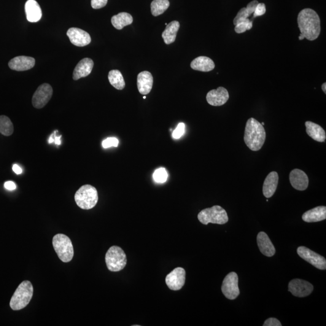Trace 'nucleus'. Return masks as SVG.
<instances>
[{
  "label": "nucleus",
  "mask_w": 326,
  "mask_h": 326,
  "mask_svg": "<svg viewBox=\"0 0 326 326\" xmlns=\"http://www.w3.org/2000/svg\"><path fill=\"white\" fill-rule=\"evenodd\" d=\"M297 23L301 32L299 40L306 38L312 41L319 37L321 32L320 19L315 10L309 8L301 10L298 13Z\"/></svg>",
  "instance_id": "nucleus-1"
},
{
  "label": "nucleus",
  "mask_w": 326,
  "mask_h": 326,
  "mask_svg": "<svg viewBox=\"0 0 326 326\" xmlns=\"http://www.w3.org/2000/svg\"><path fill=\"white\" fill-rule=\"evenodd\" d=\"M266 132L263 126L254 118L248 120L245 126L244 142L253 151H258L265 144Z\"/></svg>",
  "instance_id": "nucleus-2"
},
{
  "label": "nucleus",
  "mask_w": 326,
  "mask_h": 326,
  "mask_svg": "<svg viewBox=\"0 0 326 326\" xmlns=\"http://www.w3.org/2000/svg\"><path fill=\"white\" fill-rule=\"evenodd\" d=\"M34 288L31 282L26 280L19 285L10 300V306L13 311H19L28 305L33 297Z\"/></svg>",
  "instance_id": "nucleus-3"
},
{
  "label": "nucleus",
  "mask_w": 326,
  "mask_h": 326,
  "mask_svg": "<svg viewBox=\"0 0 326 326\" xmlns=\"http://www.w3.org/2000/svg\"><path fill=\"white\" fill-rule=\"evenodd\" d=\"M75 201L80 209L90 210L94 208L98 203V191L92 185L86 184L80 187L74 195Z\"/></svg>",
  "instance_id": "nucleus-4"
},
{
  "label": "nucleus",
  "mask_w": 326,
  "mask_h": 326,
  "mask_svg": "<svg viewBox=\"0 0 326 326\" xmlns=\"http://www.w3.org/2000/svg\"><path fill=\"white\" fill-rule=\"evenodd\" d=\"M53 246L59 259L63 262H70L74 256V249L71 240L63 234H56L53 238Z\"/></svg>",
  "instance_id": "nucleus-5"
},
{
  "label": "nucleus",
  "mask_w": 326,
  "mask_h": 326,
  "mask_svg": "<svg viewBox=\"0 0 326 326\" xmlns=\"http://www.w3.org/2000/svg\"><path fill=\"white\" fill-rule=\"evenodd\" d=\"M198 219L204 225H208L209 223L223 225L228 221L227 212L219 206L202 210L199 213Z\"/></svg>",
  "instance_id": "nucleus-6"
},
{
  "label": "nucleus",
  "mask_w": 326,
  "mask_h": 326,
  "mask_svg": "<svg viewBox=\"0 0 326 326\" xmlns=\"http://www.w3.org/2000/svg\"><path fill=\"white\" fill-rule=\"evenodd\" d=\"M105 262L110 271L118 272L125 268L127 258L122 249L118 246H112L105 255Z\"/></svg>",
  "instance_id": "nucleus-7"
},
{
  "label": "nucleus",
  "mask_w": 326,
  "mask_h": 326,
  "mask_svg": "<svg viewBox=\"0 0 326 326\" xmlns=\"http://www.w3.org/2000/svg\"><path fill=\"white\" fill-rule=\"evenodd\" d=\"M238 276L234 272H231L226 276L222 285V292L229 300H234L240 294L238 287Z\"/></svg>",
  "instance_id": "nucleus-8"
},
{
  "label": "nucleus",
  "mask_w": 326,
  "mask_h": 326,
  "mask_svg": "<svg viewBox=\"0 0 326 326\" xmlns=\"http://www.w3.org/2000/svg\"><path fill=\"white\" fill-rule=\"evenodd\" d=\"M53 95V88L48 83H43L37 88L32 98L35 109H41L48 104Z\"/></svg>",
  "instance_id": "nucleus-9"
},
{
  "label": "nucleus",
  "mask_w": 326,
  "mask_h": 326,
  "mask_svg": "<svg viewBox=\"0 0 326 326\" xmlns=\"http://www.w3.org/2000/svg\"><path fill=\"white\" fill-rule=\"evenodd\" d=\"M297 253L299 256L314 266L315 268L321 270H325L326 269V258L313 251L305 247H300L298 248Z\"/></svg>",
  "instance_id": "nucleus-10"
},
{
  "label": "nucleus",
  "mask_w": 326,
  "mask_h": 326,
  "mask_svg": "<svg viewBox=\"0 0 326 326\" xmlns=\"http://www.w3.org/2000/svg\"><path fill=\"white\" fill-rule=\"evenodd\" d=\"M289 291L295 297H305L313 291L314 287L309 282L301 279H293L290 282Z\"/></svg>",
  "instance_id": "nucleus-11"
},
{
  "label": "nucleus",
  "mask_w": 326,
  "mask_h": 326,
  "mask_svg": "<svg viewBox=\"0 0 326 326\" xmlns=\"http://www.w3.org/2000/svg\"><path fill=\"white\" fill-rule=\"evenodd\" d=\"M185 282V271L184 268L178 267L168 274L166 284L170 290H179L184 287Z\"/></svg>",
  "instance_id": "nucleus-12"
},
{
  "label": "nucleus",
  "mask_w": 326,
  "mask_h": 326,
  "mask_svg": "<svg viewBox=\"0 0 326 326\" xmlns=\"http://www.w3.org/2000/svg\"><path fill=\"white\" fill-rule=\"evenodd\" d=\"M70 42L77 47H84L90 44L91 38L90 34L83 30L72 28L67 32Z\"/></svg>",
  "instance_id": "nucleus-13"
},
{
  "label": "nucleus",
  "mask_w": 326,
  "mask_h": 326,
  "mask_svg": "<svg viewBox=\"0 0 326 326\" xmlns=\"http://www.w3.org/2000/svg\"><path fill=\"white\" fill-rule=\"evenodd\" d=\"M206 99L208 104L212 106H222L228 101L229 93L227 89L219 87L217 90L210 91L207 94Z\"/></svg>",
  "instance_id": "nucleus-14"
},
{
  "label": "nucleus",
  "mask_w": 326,
  "mask_h": 326,
  "mask_svg": "<svg viewBox=\"0 0 326 326\" xmlns=\"http://www.w3.org/2000/svg\"><path fill=\"white\" fill-rule=\"evenodd\" d=\"M290 181L292 186L296 190L303 191L308 187V175L300 169H295L290 172Z\"/></svg>",
  "instance_id": "nucleus-15"
},
{
  "label": "nucleus",
  "mask_w": 326,
  "mask_h": 326,
  "mask_svg": "<svg viewBox=\"0 0 326 326\" xmlns=\"http://www.w3.org/2000/svg\"><path fill=\"white\" fill-rule=\"evenodd\" d=\"M35 65V59L29 56H20L9 61L10 69L18 72L26 71L33 68Z\"/></svg>",
  "instance_id": "nucleus-16"
},
{
  "label": "nucleus",
  "mask_w": 326,
  "mask_h": 326,
  "mask_svg": "<svg viewBox=\"0 0 326 326\" xmlns=\"http://www.w3.org/2000/svg\"><path fill=\"white\" fill-rule=\"evenodd\" d=\"M153 79L151 73L147 71H144L137 76V87L140 94L147 95L151 91L153 87Z\"/></svg>",
  "instance_id": "nucleus-17"
},
{
  "label": "nucleus",
  "mask_w": 326,
  "mask_h": 326,
  "mask_svg": "<svg viewBox=\"0 0 326 326\" xmlns=\"http://www.w3.org/2000/svg\"><path fill=\"white\" fill-rule=\"evenodd\" d=\"M257 242L261 253L267 257H272L276 253V249L267 234L263 231L258 234Z\"/></svg>",
  "instance_id": "nucleus-18"
},
{
  "label": "nucleus",
  "mask_w": 326,
  "mask_h": 326,
  "mask_svg": "<svg viewBox=\"0 0 326 326\" xmlns=\"http://www.w3.org/2000/svg\"><path fill=\"white\" fill-rule=\"evenodd\" d=\"M94 62L90 58H84L79 61L74 70L72 77L75 80L87 77L92 72Z\"/></svg>",
  "instance_id": "nucleus-19"
},
{
  "label": "nucleus",
  "mask_w": 326,
  "mask_h": 326,
  "mask_svg": "<svg viewBox=\"0 0 326 326\" xmlns=\"http://www.w3.org/2000/svg\"><path fill=\"white\" fill-rule=\"evenodd\" d=\"M279 174L276 172H271L266 177L263 185V195L266 198L272 197L277 190L279 184Z\"/></svg>",
  "instance_id": "nucleus-20"
},
{
  "label": "nucleus",
  "mask_w": 326,
  "mask_h": 326,
  "mask_svg": "<svg viewBox=\"0 0 326 326\" xmlns=\"http://www.w3.org/2000/svg\"><path fill=\"white\" fill-rule=\"evenodd\" d=\"M26 17L29 22L36 23L41 20L42 10L35 0H28L25 5Z\"/></svg>",
  "instance_id": "nucleus-21"
},
{
  "label": "nucleus",
  "mask_w": 326,
  "mask_h": 326,
  "mask_svg": "<svg viewBox=\"0 0 326 326\" xmlns=\"http://www.w3.org/2000/svg\"><path fill=\"white\" fill-rule=\"evenodd\" d=\"M302 219L306 222H317L326 219V207L319 206L306 212L302 216Z\"/></svg>",
  "instance_id": "nucleus-22"
},
{
  "label": "nucleus",
  "mask_w": 326,
  "mask_h": 326,
  "mask_svg": "<svg viewBox=\"0 0 326 326\" xmlns=\"http://www.w3.org/2000/svg\"><path fill=\"white\" fill-rule=\"evenodd\" d=\"M306 133L310 137L315 141L320 143L325 142L326 138V132L322 126L318 124L307 121L305 123Z\"/></svg>",
  "instance_id": "nucleus-23"
},
{
  "label": "nucleus",
  "mask_w": 326,
  "mask_h": 326,
  "mask_svg": "<svg viewBox=\"0 0 326 326\" xmlns=\"http://www.w3.org/2000/svg\"><path fill=\"white\" fill-rule=\"evenodd\" d=\"M191 68L196 71L209 72L214 70L215 64L214 61L207 56H199L192 61Z\"/></svg>",
  "instance_id": "nucleus-24"
},
{
  "label": "nucleus",
  "mask_w": 326,
  "mask_h": 326,
  "mask_svg": "<svg viewBox=\"0 0 326 326\" xmlns=\"http://www.w3.org/2000/svg\"><path fill=\"white\" fill-rule=\"evenodd\" d=\"M180 27V23L177 21H172L166 26L162 34V37L166 44H171L175 42Z\"/></svg>",
  "instance_id": "nucleus-25"
},
{
  "label": "nucleus",
  "mask_w": 326,
  "mask_h": 326,
  "mask_svg": "<svg viewBox=\"0 0 326 326\" xmlns=\"http://www.w3.org/2000/svg\"><path fill=\"white\" fill-rule=\"evenodd\" d=\"M258 3V1L257 0H254V1L249 2L247 7L242 8L234 19V25L236 26V24L242 22V21H246L247 19H249V17L254 13L255 7H256Z\"/></svg>",
  "instance_id": "nucleus-26"
},
{
  "label": "nucleus",
  "mask_w": 326,
  "mask_h": 326,
  "mask_svg": "<svg viewBox=\"0 0 326 326\" xmlns=\"http://www.w3.org/2000/svg\"><path fill=\"white\" fill-rule=\"evenodd\" d=\"M133 22V18L131 14L126 12H121L111 18L112 26L117 30H122L126 26L130 25Z\"/></svg>",
  "instance_id": "nucleus-27"
},
{
  "label": "nucleus",
  "mask_w": 326,
  "mask_h": 326,
  "mask_svg": "<svg viewBox=\"0 0 326 326\" xmlns=\"http://www.w3.org/2000/svg\"><path fill=\"white\" fill-rule=\"evenodd\" d=\"M109 79L112 87L118 90H122L125 87V82L123 75L119 70H113L109 72Z\"/></svg>",
  "instance_id": "nucleus-28"
},
{
  "label": "nucleus",
  "mask_w": 326,
  "mask_h": 326,
  "mask_svg": "<svg viewBox=\"0 0 326 326\" xmlns=\"http://www.w3.org/2000/svg\"><path fill=\"white\" fill-rule=\"evenodd\" d=\"M170 6L169 0H153L150 4L151 13L154 17L163 14Z\"/></svg>",
  "instance_id": "nucleus-29"
},
{
  "label": "nucleus",
  "mask_w": 326,
  "mask_h": 326,
  "mask_svg": "<svg viewBox=\"0 0 326 326\" xmlns=\"http://www.w3.org/2000/svg\"><path fill=\"white\" fill-rule=\"evenodd\" d=\"M13 125L9 117L5 115L0 116V133L4 136H10L13 133Z\"/></svg>",
  "instance_id": "nucleus-30"
},
{
  "label": "nucleus",
  "mask_w": 326,
  "mask_h": 326,
  "mask_svg": "<svg viewBox=\"0 0 326 326\" xmlns=\"http://www.w3.org/2000/svg\"><path fill=\"white\" fill-rule=\"evenodd\" d=\"M168 172L163 168L156 170L153 175V180L158 183L165 182L168 180Z\"/></svg>",
  "instance_id": "nucleus-31"
},
{
  "label": "nucleus",
  "mask_w": 326,
  "mask_h": 326,
  "mask_svg": "<svg viewBox=\"0 0 326 326\" xmlns=\"http://www.w3.org/2000/svg\"><path fill=\"white\" fill-rule=\"evenodd\" d=\"M252 28V21H250L249 19H247L246 21H242V22L236 24L235 28H234V31H235L237 34H240L244 33L247 31H250Z\"/></svg>",
  "instance_id": "nucleus-32"
},
{
  "label": "nucleus",
  "mask_w": 326,
  "mask_h": 326,
  "mask_svg": "<svg viewBox=\"0 0 326 326\" xmlns=\"http://www.w3.org/2000/svg\"><path fill=\"white\" fill-rule=\"evenodd\" d=\"M118 143L119 142H118V139L114 138V137H111V138H108L104 140L103 142H102V146L105 149L111 147H117Z\"/></svg>",
  "instance_id": "nucleus-33"
},
{
  "label": "nucleus",
  "mask_w": 326,
  "mask_h": 326,
  "mask_svg": "<svg viewBox=\"0 0 326 326\" xmlns=\"http://www.w3.org/2000/svg\"><path fill=\"white\" fill-rule=\"evenodd\" d=\"M185 130V125L183 123H179V125H178L176 129H175V131L172 133V137L175 139H179L182 136V135L184 134Z\"/></svg>",
  "instance_id": "nucleus-34"
},
{
  "label": "nucleus",
  "mask_w": 326,
  "mask_h": 326,
  "mask_svg": "<svg viewBox=\"0 0 326 326\" xmlns=\"http://www.w3.org/2000/svg\"><path fill=\"white\" fill-rule=\"evenodd\" d=\"M266 6L264 3H260L258 2L255 9L254 13H253V18H255L257 17H260V16H262L266 13Z\"/></svg>",
  "instance_id": "nucleus-35"
},
{
  "label": "nucleus",
  "mask_w": 326,
  "mask_h": 326,
  "mask_svg": "<svg viewBox=\"0 0 326 326\" xmlns=\"http://www.w3.org/2000/svg\"><path fill=\"white\" fill-rule=\"evenodd\" d=\"M108 0H91V6L94 9H101L106 6Z\"/></svg>",
  "instance_id": "nucleus-36"
},
{
  "label": "nucleus",
  "mask_w": 326,
  "mask_h": 326,
  "mask_svg": "<svg viewBox=\"0 0 326 326\" xmlns=\"http://www.w3.org/2000/svg\"><path fill=\"white\" fill-rule=\"evenodd\" d=\"M263 326H282L281 323L275 318H270L264 323Z\"/></svg>",
  "instance_id": "nucleus-37"
},
{
  "label": "nucleus",
  "mask_w": 326,
  "mask_h": 326,
  "mask_svg": "<svg viewBox=\"0 0 326 326\" xmlns=\"http://www.w3.org/2000/svg\"><path fill=\"white\" fill-rule=\"evenodd\" d=\"M4 187L8 190H13L16 189L17 185L12 181H7L4 183Z\"/></svg>",
  "instance_id": "nucleus-38"
},
{
  "label": "nucleus",
  "mask_w": 326,
  "mask_h": 326,
  "mask_svg": "<svg viewBox=\"0 0 326 326\" xmlns=\"http://www.w3.org/2000/svg\"><path fill=\"white\" fill-rule=\"evenodd\" d=\"M12 169L13 172H14L15 173L17 174V175L21 174L23 172L22 169H21L20 167L18 165V164H14V165H13L12 167Z\"/></svg>",
  "instance_id": "nucleus-39"
},
{
  "label": "nucleus",
  "mask_w": 326,
  "mask_h": 326,
  "mask_svg": "<svg viewBox=\"0 0 326 326\" xmlns=\"http://www.w3.org/2000/svg\"><path fill=\"white\" fill-rule=\"evenodd\" d=\"M52 138L54 140V142L55 143V144L56 145H61V136L57 137L56 136L55 134H52Z\"/></svg>",
  "instance_id": "nucleus-40"
},
{
  "label": "nucleus",
  "mask_w": 326,
  "mask_h": 326,
  "mask_svg": "<svg viewBox=\"0 0 326 326\" xmlns=\"http://www.w3.org/2000/svg\"><path fill=\"white\" fill-rule=\"evenodd\" d=\"M322 90L323 91V92H324L325 94L326 93V82L323 83V84L322 86Z\"/></svg>",
  "instance_id": "nucleus-41"
},
{
  "label": "nucleus",
  "mask_w": 326,
  "mask_h": 326,
  "mask_svg": "<svg viewBox=\"0 0 326 326\" xmlns=\"http://www.w3.org/2000/svg\"><path fill=\"white\" fill-rule=\"evenodd\" d=\"M146 96H144V99H146Z\"/></svg>",
  "instance_id": "nucleus-42"
},
{
  "label": "nucleus",
  "mask_w": 326,
  "mask_h": 326,
  "mask_svg": "<svg viewBox=\"0 0 326 326\" xmlns=\"http://www.w3.org/2000/svg\"><path fill=\"white\" fill-rule=\"evenodd\" d=\"M261 124H262V125L263 126L264 125V122H262V123H261Z\"/></svg>",
  "instance_id": "nucleus-43"
}]
</instances>
